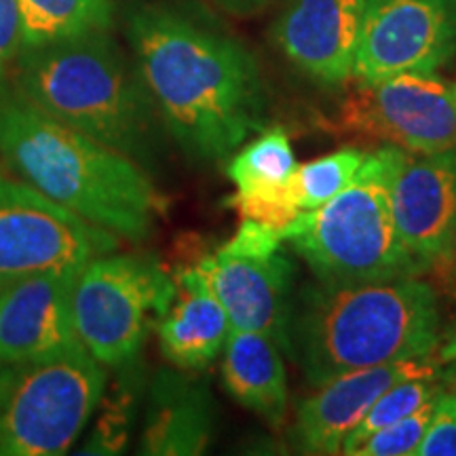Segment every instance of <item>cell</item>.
Wrapping results in <instances>:
<instances>
[{
	"label": "cell",
	"instance_id": "cell-2",
	"mask_svg": "<svg viewBox=\"0 0 456 456\" xmlns=\"http://www.w3.org/2000/svg\"><path fill=\"white\" fill-rule=\"evenodd\" d=\"M0 157L51 201L140 243L155 231L161 199L129 157L38 110L17 89H0Z\"/></svg>",
	"mask_w": 456,
	"mask_h": 456
},
{
	"label": "cell",
	"instance_id": "cell-25",
	"mask_svg": "<svg viewBox=\"0 0 456 456\" xmlns=\"http://www.w3.org/2000/svg\"><path fill=\"white\" fill-rule=\"evenodd\" d=\"M414 456H456V395L444 387Z\"/></svg>",
	"mask_w": 456,
	"mask_h": 456
},
{
	"label": "cell",
	"instance_id": "cell-17",
	"mask_svg": "<svg viewBox=\"0 0 456 456\" xmlns=\"http://www.w3.org/2000/svg\"><path fill=\"white\" fill-rule=\"evenodd\" d=\"M296 167L288 134L281 127L266 129L228 163L226 174L237 191L226 203L241 218L285 228L300 214L288 184Z\"/></svg>",
	"mask_w": 456,
	"mask_h": 456
},
{
	"label": "cell",
	"instance_id": "cell-24",
	"mask_svg": "<svg viewBox=\"0 0 456 456\" xmlns=\"http://www.w3.org/2000/svg\"><path fill=\"white\" fill-rule=\"evenodd\" d=\"M442 393V391H440ZM437 393V395H440ZM437 395L429 399L406 419L397 420L385 429L372 433L362 446L355 448L351 456H410L416 454L419 444L423 440L427 427H429L433 408H436Z\"/></svg>",
	"mask_w": 456,
	"mask_h": 456
},
{
	"label": "cell",
	"instance_id": "cell-12",
	"mask_svg": "<svg viewBox=\"0 0 456 456\" xmlns=\"http://www.w3.org/2000/svg\"><path fill=\"white\" fill-rule=\"evenodd\" d=\"M220 305L232 330L269 336L289 353V322L294 313V266L281 249L271 256L216 252L195 266Z\"/></svg>",
	"mask_w": 456,
	"mask_h": 456
},
{
	"label": "cell",
	"instance_id": "cell-30",
	"mask_svg": "<svg viewBox=\"0 0 456 456\" xmlns=\"http://www.w3.org/2000/svg\"><path fill=\"white\" fill-rule=\"evenodd\" d=\"M437 359H440L442 363H448V362H452V359H456V330L448 336L446 342L442 345L440 357H437Z\"/></svg>",
	"mask_w": 456,
	"mask_h": 456
},
{
	"label": "cell",
	"instance_id": "cell-23",
	"mask_svg": "<svg viewBox=\"0 0 456 456\" xmlns=\"http://www.w3.org/2000/svg\"><path fill=\"white\" fill-rule=\"evenodd\" d=\"M442 374V372H440ZM440 374L437 376H425V379H410L402 380V383L393 385L389 391L374 402V406L368 410L363 420L346 436L345 444H342L340 454H353L357 446H362L370 436L376 431L385 429L397 420L406 419L412 412H416L420 406H425L429 399H433L444 389Z\"/></svg>",
	"mask_w": 456,
	"mask_h": 456
},
{
	"label": "cell",
	"instance_id": "cell-32",
	"mask_svg": "<svg viewBox=\"0 0 456 456\" xmlns=\"http://www.w3.org/2000/svg\"><path fill=\"white\" fill-rule=\"evenodd\" d=\"M454 254H456V237H454Z\"/></svg>",
	"mask_w": 456,
	"mask_h": 456
},
{
	"label": "cell",
	"instance_id": "cell-10",
	"mask_svg": "<svg viewBox=\"0 0 456 456\" xmlns=\"http://www.w3.org/2000/svg\"><path fill=\"white\" fill-rule=\"evenodd\" d=\"M456 57V0H366L355 81L436 74Z\"/></svg>",
	"mask_w": 456,
	"mask_h": 456
},
{
	"label": "cell",
	"instance_id": "cell-8",
	"mask_svg": "<svg viewBox=\"0 0 456 456\" xmlns=\"http://www.w3.org/2000/svg\"><path fill=\"white\" fill-rule=\"evenodd\" d=\"M118 239L0 169V283L81 269L117 252Z\"/></svg>",
	"mask_w": 456,
	"mask_h": 456
},
{
	"label": "cell",
	"instance_id": "cell-22",
	"mask_svg": "<svg viewBox=\"0 0 456 456\" xmlns=\"http://www.w3.org/2000/svg\"><path fill=\"white\" fill-rule=\"evenodd\" d=\"M363 159H366V152L359 148H342L332 155L298 165L289 175L288 184L300 212L322 208L340 191H345L355 178Z\"/></svg>",
	"mask_w": 456,
	"mask_h": 456
},
{
	"label": "cell",
	"instance_id": "cell-16",
	"mask_svg": "<svg viewBox=\"0 0 456 456\" xmlns=\"http://www.w3.org/2000/svg\"><path fill=\"white\" fill-rule=\"evenodd\" d=\"M216 406L208 385L184 370H161L148 391L140 452L151 456H197L214 437Z\"/></svg>",
	"mask_w": 456,
	"mask_h": 456
},
{
	"label": "cell",
	"instance_id": "cell-3",
	"mask_svg": "<svg viewBox=\"0 0 456 456\" xmlns=\"http://www.w3.org/2000/svg\"><path fill=\"white\" fill-rule=\"evenodd\" d=\"M440 305L414 277L322 283L302 292L289 322V355L319 387L355 370L431 357L440 345Z\"/></svg>",
	"mask_w": 456,
	"mask_h": 456
},
{
	"label": "cell",
	"instance_id": "cell-6",
	"mask_svg": "<svg viewBox=\"0 0 456 456\" xmlns=\"http://www.w3.org/2000/svg\"><path fill=\"white\" fill-rule=\"evenodd\" d=\"M108 387L85 345L15 366L0 402V456H57L74 446Z\"/></svg>",
	"mask_w": 456,
	"mask_h": 456
},
{
	"label": "cell",
	"instance_id": "cell-4",
	"mask_svg": "<svg viewBox=\"0 0 456 456\" xmlns=\"http://www.w3.org/2000/svg\"><path fill=\"white\" fill-rule=\"evenodd\" d=\"M15 61V89L38 110L146 171L155 167L163 121L135 60H129L110 30L24 47Z\"/></svg>",
	"mask_w": 456,
	"mask_h": 456
},
{
	"label": "cell",
	"instance_id": "cell-21",
	"mask_svg": "<svg viewBox=\"0 0 456 456\" xmlns=\"http://www.w3.org/2000/svg\"><path fill=\"white\" fill-rule=\"evenodd\" d=\"M117 370L121 376L110 389L106 387L104 397L100 402V419L89 440L85 442L81 450L83 454L110 456L121 454L127 448L142 389L140 359Z\"/></svg>",
	"mask_w": 456,
	"mask_h": 456
},
{
	"label": "cell",
	"instance_id": "cell-13",
	"mask_svg": "<svg viewBox=\"0 0 456 456\" xmlns=\"http://www.w3.org/2000/svg\"><path fill=\"white\" fill-rule=\"evenodd\" d=\"M393 214L403 248L420 271L454 254L456 148L406 152L393 182Z\"/></svg>",
	"mask_w": 456,
	"mask_h": 456
},
{
	"label": "cell",
	"instance_id": "cell-11",
	"mask_svg": "<svg viewBox=\"0 0 456 456\" xmlns=\"http://www.w3.org/2000/svg\"><path fill=\"white\" fill-rule=\"evenodd\" d=\"M81 269L37 273L0 285V357L4 362L21 366L83 345L72 315Z\"/></svg>",
	"mask_w": 456,
	"mask_h": 456
},
{
	"label": "cell",
	"instance_id": "cell-5",
	"mask_svg": "<svg viewBox=\"0 0 456 456\" xmlns=\"http://www.w3.org/2000/svg\"><path fill=\"white\" fill-rule=\"evenodd\" d=\"M403 159L406 151L395 146L366 152L345 191L283 228L317 281L366 283L423 273L403 248L393 214V182Z\"/></svg>",
	"mask_w": 456,
	"mask_h": 456
},
{
	"label": "cell",
	"instance_id": "cell-27",
	"mask_svg": "<svg viewBox=\"0 0 456 456\" xmlns=\"http://www.w3.org/2000/svg\"><path fill=\"white\" fill-rule=\"evenodd\" d=\"M21 51V17L17 0H0V81Z\"/></svg>",
	"mask_w": 456,
	"mask_h": 456
},
{
	"label": "cell",
	"instance_id": "cell-33",
	"mask_svg": "<svg viewBox=\"0 0 456 456\" xmlns=\"http://www.w3.org/2000/svg\"><path fill=\"white\" fill-rule=\"evenodd\" d=\"M0 285H3V283H0Z\"/></svg>",
	"mask_w": 456,
	"mask_h": 456
},
{
	"label": "cell",
	"instance_id": "cell-26",
	"mask_svg": "<svg viewBox=\"0 0 456 456\" xmlns=\"http://www.w3.org/2000/svg\"><path fill=\"white\" fill-rule=\"evenodd\" d=\"M283 231L273 228L262 222L241 218V226L228 241L222 245L220 252L232 254V256H271L281 249Z\"/></svg>",
	"mask_w": 456,
	"mask_h": 456
},
{
	"label": "cell",
	"instance_id": "cell-9",
	"mask_svg": "<svg viewBox=\"0 0 456 456\" xmlns=\"http://www.w3.org/2000/svg\"><path fill=\"white\" fill-rule=\"evenodd\" d=\"M334 129L410 155L456 148V83L436 74H399L359 85L342 100Z\"/></svg>",
	"mask_w": 456,
	"mask_h": 456
},
{
	"label": "cell",
	"instance_id": "cell-1",
	"mask_svg": "<svg viewBox=\"0 0 456 456\" xmlns=\"http://www.w3.org/2000/svg\"><path fill=\"white\" fill-rule=\"evenodd\" d=\"M127 38L169 138L191 161L232 157L266 121L256 57L231 34L171 4L131 9Z\"/></svg>",
	"mask_w": 456,
	"mask_h": 456
},
{
	"label": "cell",
	"instance_id": "cell-7",
	"mask_svg": "<svg viewBox=\"0 0 456 456\" xmlns=\"http://www.w3.org/2000/svg\"><path fill=\"white\" fill-rule=\"evenodd\" d=\"M175 296V279L151 254H104L78 273L72 296L74 328L91 355L106 368L140 359L152 323Z\"/></svg>",
	"mask_w": 456,
	"mask_h": 456
},
{
	"label": "cell",
	"instance_id": "cell-29",
	"mask_svg": "<svg viewBox=\"0 0 456 456\" xmlns=\"http://www.w3.org/2000/svg\"><path fill=\"white\" fill-rule=\"evenodd\" d=\"M13 374H15L13 363L4 362V359L0 357V402H3L4 395H7L11 380H13Z\"/></svg>",
	"mask_w": 456,
	"mask_h": 456
},
{
	"label": "cell",
	"instance_id": "cell-19",
	"mask_svg": "<svg viewBox=\"0 0 456 456\" xmlns=\"http://www.w3.org/2000/svg\"><path fill=\"white\" fill-rule=\"evenodd\" d=\"M222 353V379L231 397L265 423L281 425L288 410V376L277 342L260 332L232 330Z\"/></svg>",
	"mask_w": 456,
	"mask_h": 456
},
{
	"label": "cell",
	"instance_id": "cell-31",
	"mask_svg": "<svg viewBox=\"0 0 456 456\" xmlns=\"http://www.w3.org/2000/svg\"><path fill=\"white\" fill-rule=\"evenodd\" d=\"M440 379H442V385L456 395V359L448 362V368L440 374Z\"/></svg>",
	"mask_w": 456,
	"mask_h": 456
},
{
	"label": "cell",
	"instance_id": "cell-14",
	"mask_svg": "<svg viewBox=\"0 0 456 456\" xmlns=\"http://www.w3.org/2000/svg\"><path fill=\"white\" fill-rule=\"evenodd\" d=\"M366 0H292L273 38L289 64L323 87L355 77Z\"/></svg>",
	"mask_w": 456,
	"mask_h": 456
},
{
	"label": "cell",
	"instance_id": "cell-28",
	"mask_svg": "<svg viewBox=\"0 0 456 456\" xmlns=\"http://www.w3.org/2000/svg\"><path fill=\"white\" fill-rule=\"evenodd\" d=\"M222 9H226L228 13L235 15H252L258 13L260 9H265L271 0H216Z\"/></svg>",
	"mask_w": 456,
	"mask_h": 456
},
{
	"label": "cell",
	"instance_id": "cell-20",
	"mask_svg": "<svg viewBox=\"0 0 456 456\" xmlns=\"http://www.w3.org/2000/svg\"><path fill=\"white\" fill-rule=\"evenodd\" d=\"M21 49L112 28V0H17Z\"/></svg>",
	"mask_w": 456,
	"mask_h": 456
},
{
	"label": "cell",
	"instance_id": "cell-15",
	"mask_svg": "<svg viewBox=\"0 0 456 456\" xmlns=\"http://www.w3.org/2000/svg\"><path fill=\"white\" fill-rule=\"evenodd\" d=\"M442 372L440 359H406L355 370L319 385L298 406L294 440L306 454H338L346 436L362 423L374 402L393 385Z\"/></svg>",
	"mask_w": 456,
	"mask_h": 456
},
{
	"label": "cell",
	"instance_id": "cell-18",
	"mask_svg": "<svg viewBox=\"0 0 456 456\" xmlns=\"http://www.w3.org/2000/svg\"><path fill=\"white\" fill-rule=\"evenodd\" d=\"M232 332L224 306L195 266L175 277V296L159 319L157 334L163 357L184 372L208 368L224 351Z\"/></svg>",
	"mask_w": 456,
	"mask_h": 456
}]
</instances>
